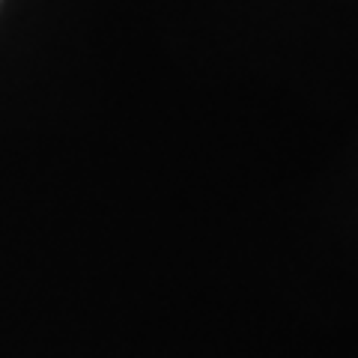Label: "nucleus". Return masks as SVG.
Instances as JSON below:
<instances>
[]
</instances>
